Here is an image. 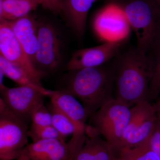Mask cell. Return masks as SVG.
<instances>
[{
	"instance_id": "cell-1",
	"label": "cell",
	"mask_w": 160,
	"mask_h": 160,
	"mask_svg": "<svg viewBox=\"0 0 160 160\" xmlns=\"http://www.w3.org/2000/svg\"><path fill=\"white\" fill-rule=\"evenodd\" d=\"M112 66L115 98L130 108L149 101L152 70L146 55L142 54L137 47L129 49L119 52Z\"/></svg>"
},
{
	"instance_id": "cell-2",
	"label": "cell",
	"mask_w": 160,
	"mask_h": 160,
	"mask_svg": "<svg viewBox=\"0 0 160 160\" xmlns=\"http://www.w3.org/2000/svg\"><path fill=\"white\" fill-rule=\"evenodd\" d=\"M71 72L65 90L82 104L89 117L114 98L112 65L84 68Z\"/></svg>"
},
{
	"instance_id": "cell-3",
	"label": "cell",
	"mask_w": 160,
	"mask_h": 160,
	"mask_svg": "<svg viewBox=\"0 0 160 160\" xmlns=\"http://www.w3.org/2000/svg\"><path fill=\"white\" fill-rule=\"evenodd\" d=\"M122 10L137 40V48L146 55L160 38V8L152 0H120L113 3Z\"/></svg>"
},
{
	"instance_id": "cell-4",
	"label": "cell",
	"mask_w": 160,
	"mask_h": 160,
	"mask_svg": "<svg viewBox=\"0 0 160 160\" xmlns=\"http://www.w3.org/2000/svg\"><path fill=\"white\" fill-rule=\"evenodd\" d=\"M130 115V107L115 98L112 99L89 117L90 124L86 125V134L102 136L118 154Z\"/></svg>"
},
{
	"instance_id": "cell-5",
	"label": "cell",
	"mask_w": 160,
	"mask_h": 160,
	"mask_svg": "<svg viewBox=\"0 0 160 160\" xmlns=\"http://www.w3.org/2000/svg\"><path fill=\"white\" fill-rule=\"evenodd\" d=\"M28 124L0 98V160L18 159L28 145Z\"/></svg>"
},
{
	"instance_id": "cell-6",
	"label": "cell",
	"mask_w": 160,
	"mask_h": 160,
	"mask_svg": "<svg viewBox=\"0 0 160 160\" xmlns=\"http://www.w3.org/2000/svg\"><path fill=\"white\" fill-rule=\"evenodd\" d=\"M49 97L52 104L62 112L74 126V132L67 143L72 160L86 139V122L89 114L80 101L65 89L52 90Z\"/></svg>"
},
{
	"instance_id": "cell-7",
	"label": "cell",
	"mask_w": 160,
	"mask_h": 160,
	"mask_svg": "<svg viewBox=\"0 0 160 160\" xmlns=\"http://www.w3.org/2000/svg\"><path fill=\"white\" fill-rule=\"evenodd\" d=\"M158 121L153 105L149 101L131 107L130 118L123 134L121 149L137 147L149 141Z\"/></svg>"
},
{
	"instance_id": "cell-8",
	"label": "cell",
	"mask_w": 160,
	"mask_h": 160,
	"mask_svg": "<svg viewBox=\"0 0 160 160\" xmlns=\"http://www.w3.org/2000/svg\"><path fill=\"white\" fill-rule=\"evenodd\" d=\"M62 42L55 26L49 22L39 21L36 68L45 74L55 70L62 60Z\"/></svg>"
},
{
	"instance_id": "cell-9",
	"label": "cell",
	"mask_w": 160,
	"mask_h": 160,
	"mask_svg": "<svg viewBox=\"0 0 160 160\" xmlns=\"http://www.w3.org/2000/svg\"><path fill=\"white\" fill-rule=\"evenodd\" d=\"M0 53L7 61L26 72L40 86L45 73L39 71L13 33L8 21L0 19Z\"/></svg>"
},
{
	"instance_id": "cell-10",
	"label": "cell",
	"mask_w": 160,
	"mask_h": 160,
	"mask_svg": "<svg viewBox=\"0 0 160 160\" xmlns=\"http://www.w3.org/2000/svg\"><path fill=\"white\" fill-rule=\"evenodd\" d=\"M93 25L96 33L106 42L127 39L131 29L122 10L113 3L98 12Z\"/></svg>"
},
{
	"instance_id": "cell-11",
	"label": "cell",
	"mask_w": 160,
	"mask_h": 160,
	"mask_svg": "<svg viewBox=\"0 0 160 160\" xmlns=\"http://www.w3.org/2000/svg\"><path fill=\"white\" fill-rule=\"evenodd\" d=\"M1 98L12 111L22 119L29 122L35 109L44 103L46 96L42 92L29 86L9 88L0 86Z\"/></svg>"
},
{
	"instance_id": "cell-12",
	"label": "cell",
	"mask_w": 160,
	"mask_h": 160,
	"mask_svg": "<svg viewBox=\"0 0 160 160\" xmlns=\"http://www.w3.org/2000/svg\"><path fill=\"white\" fill-rule=\"evenodd\" d=\"M127 39L106 42L91 48L76 50L67 63L69 71L102 66L116 57Z\"/></svg>"
},
{
	"instance_id": "cell-13",
	"label": "cell",
	"mask_w": 160,
	"mask_h": 160,
	"mask_svg": "<svg viewBox=\"0 0 160 160\" xmlns=\"http://www.w3.org/2000/svg\"><path fill=\"white\" fill-rule=\"evenodd\" d=\"M21 156L30 160H71L67 143L55 139L38 140L28 144L19 158Z\"/></svg>"
},
{
	"instance_id": "cell-14",
	"label": "cell",
	"mask_w": 160,
	"mask_h": 160,
	"mask_svg": "<svg viewBox=\"0 0 160 160\" xmlns=\"http://www.w3.org/2000/svg\"><path fill=\"white\" fill-rule=\"evenodd\" d=\"M8 21L17 39L35 66L39 21L30 14L17 20Z\"/></svg>"
},
{
	"instance_id": "cell-15",
	"label": "cell",
	"mask_w": 160,
	"mask_h": 160,
	"mask_svg": "<svg viewBox=\"0 0 160 160\" xmlns=\"http://www.w3.org/2000/svg\"><path fill=\"white\" fill-rule=\"evenodd\" d=\"M85 142L72 160H119L118 154L100 135H86Z\"/></svg>"
},
{
	"instance_id": "cell-16",
	"label": "cell",
	"mask_w": 160,
	"mask_h": 160,
	"mask_svg": "<svg viewBox=\"0 0 160 160\" xmlns=\"http://www.w3.org/2000/svg\"><path fill=\"white\" fill-rule=\"evenodd\" d=\"M96 1L64 0L62 14L78 37L84 35L89 9Z\"/></svg>"
},
{
	"instance_id": "cell-17",
	"label": "cell",
	"mask_w": 160,
	"mask_h": 160,
	"mask_svg": "<svg viewBox=\"0 0 160 160\" xmlns=\"http://www.w3.org/2000/svg\"><path fill=\"white\" fill-rule=\"evenodd\" d=\"M39 6V0H0V19L17 20L30 14Z\"/></svg>"
},
{
	"instance_id": "cell-18",
	"label": "cell",
	"mask_w": 160,
	"mask_h": 160,
	"mask_svg": "<svg viewBox=\"0 0 160 160\" xmlns=\"http://www.w3.org/2000/svg\"><path fill=\"white\" fill-rule=\"evenodd\" d=\"M0 70L7 77L20 86H29L39 90L46 96L49 97L52 90L46 89L38 84L26 72L7 61L0 55Z\"/></svg>"
},
{
	"instance_id": "cell-19",
	"label": "cell",
	"mask_w": 160,
	"mask_h": 160,
	"mask_svg": "<svg viewBox=\"0 0 160 160\" xmlns=\"http://www.w3.org/2000/svg\"><path fill=\"white\" fill-rule=\"evenodd\" d=\"M152 70L148 100H156L160 95V38L150 47L146 54Z\"/></svg>"
},
{
	"instance_id": "cell-20",
	"label": "cell",
	"mask_w": 160,
	"mask_h": 160,
	"mask_svg": "<svg viewBox=\"0 0 160 160\" xmlns=\"http://www.w3.org/2000/svg\"><path fill=\"white\" fill-rule=\"evenodd\" d=\"M149 140L137 147L121 149L118 152L119 160H160L150 148Z\"/></svg>"
},
{
	"instance_id": "cell-21",
	"label": "cell",
	"mask_w": 160,
	"mask_h": 160,
	"mask_svg": "<svg viewBox=\"0 0 160 160\" xmlns=\"http://www.w3.org/2000/svg\"><path fill=\"white\" fill-rule=\"evenodd\" d=\"M52 115V125L64 138L73 134L74 126L69 118L64 113L50 103L48 107Z\"/></svg>"
},
{
	"instance_id": "cell-22",
	"label": "cell",
	"mask_w": 160,
	"mask_h": 160,
	"mask_svg": "<svg viewBox=\"0 0 160 160\" xmlns=\"http://www.w3.org/2000/svg\"><path fill=\"white\" fill-rule=\"evenodd\" d=\"M28 136L31 138L32 142L38 140L55 139L66 142L64 138L52 126H38L31 125L28 131Z\"/></svg>"
},
{
	"instance_id": "cell-23",
	"label": "cell",
	"mask_w": 160,
	"mask_h": 160,
	"mask_svg": "<svg viewBox=\"0 0 160 160\" xmlns=\"http://www.w3.org/2000/svg\"><path fill=\"white\" fill-rule=\"evenodd\" d=\"M32 125L42 126H52L51 112L44 103L38 106L31 115Z\"/></svg>"
},
{
	"instance_id": "cell-24",
	"label": "cell",
	"mask_w": 160,
	"mask_h": 160,
	"mask_svg": "<svg viewBox=\"0 0 160 160\" xmlns=\"http://www.w3.org/2000/svg\"><path fill=\"white\" fill-rule=\"evenodd\" d=\"M149 143L150 148L160 158V122L159 120L149 139Z\"/></svg>"
},
{
	"instance_id": "cell-25",
	"label": "cell",
	"mask_w": 160,
	"mask_h": 160,
	"mask_svg": "<svg viewBox=\"0 0 160 160\" xmlns=\"http://www.w3.org/2000/svg\"><path fill=\"white\" fill-rule=\"evenodd\" d=\"M41 6L45 9L55 12L62 14L64 0H39Z\"/></svg>"
},
{
	"instance_id": "cell-26",
	"label": "cell",
	"mask_w": 160,
	"mask_h": 160,
	"mask_svg": "<svg viewBox=\"0 0 160 160\" xmlns=\"http://www.w3.org/2000/svg\"><path fill=\"white\" fill-rule=\"evenodd\" d=\"M158 120L160 122V95L156 100L154 104H152Z\"/></svg>"
},
{
	"instance_id": "cell-27",
	"label": "cell",
	"mask_w": 160,
	"mask_h": 160,
	"mask_svg": "<svg viewBox=\"0 0 160 160\" xmlns=\"http://www.w3.org/2000/svg\"><path fill=\"white\" fill-rule=\"evenodd\" d=\"M17 160H29V159L25 157L21 156V157H20L19 158H18V159Z\"/></svg>"
},
{
	"instance_id": "cell-28",
	"label": "cell",
	"mask_w": 160,
	"mask_h": 160,
	"mask_svg": "<svg viewBox=\"0 0 160 160\" xmlns=\"http://www.w3.org/2000/svg\"><path fill=\"white\" fill-rule=\"evenodd\" d=\"M160 8V0H152Z\"/></svg>"
}]
</instances>
